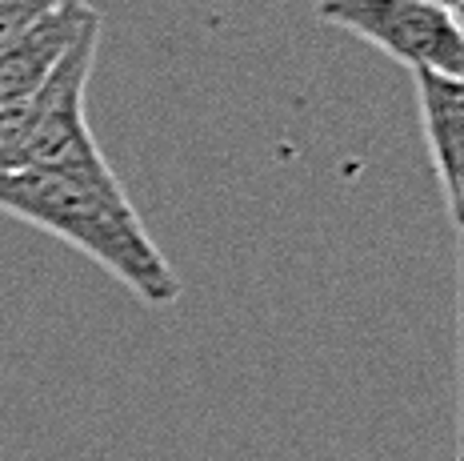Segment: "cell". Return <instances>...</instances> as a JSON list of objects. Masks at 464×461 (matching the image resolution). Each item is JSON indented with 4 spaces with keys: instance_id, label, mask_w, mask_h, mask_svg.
<instances>
[{
    "instance_id": "cell-1",
    "label": "cell",
    "mask_w": 464,
    "mask_h": 461,
    "mask_svg": "<svg viewBox=\"0 0 464 461\" xmlns=\"http://www.w3.org/2000/svg\"><path fill=\"white\" fill-rule=\"evenodd\" d=\"M0 213L53 233L112 273L137 301L169 309L180 301V277L149 237L140 213L124 197L116 172L8 169L0 172Z\"/></svg>"
},
{
    "instance_id": "cell-2",
    "label": "cell",
    "mask_w": 464,
    "mask_h": 461,
    "mask_svg": "<svg viewBox=\"0 0 464 461\" xmlns=\"http://www.w3.org/2000/svg\"><path fill=\"white\" fill-rule=\"evenodd\" d=\"M316 16L344 33L369 41L372 49L401 61L404 69L464 73L460 16L424 0H321Z\"/></svg>"
},
{
    "instance_id": "cell-3",
    "label": "cell",
    "mask_w": 464,
    "mask_h": 461,
    "mask_svg": "<svg viewBox=\"0 0 464 461\" xmlns=\"http://www.w3.org/2000/svg\"><path fill=\"white\" fill-rule=\"evenodd\" d=\"M417 84L420 129L437 169L452 229H464V81L432 69H409Z\"/></svg>"
},
{
    "instance_id": "cell-4",
    "label": "cell",
    "mask_w": 464,
    "mask_h": 461,
    "mask_svg": "<svg viewBox=\"0 0 464 461\" xmlns=\"http://www.w3.org/2000/svg\"><path fill=\"white\" fill-rule=\"evenodd\" d=\"M64 0H0V53L16 44L41 16L61 8Z\"/></svg>"
},
{
    "instance_id": "cell-5",
    "label": "cell",
    "mask_w": 464,
    "mask_h": 461,
    "mask_svg": "<svg viewBox=\"0 0 464 461\" xmlns=\"http://www.w3.org/2000/svg\"><path fill=\"white\" fill-rule=\"evenodd\" d=\"M424 5H437V8H444V13H452V16H460V8H464V0H424Z\"/></svg>"
}]
</instances>
